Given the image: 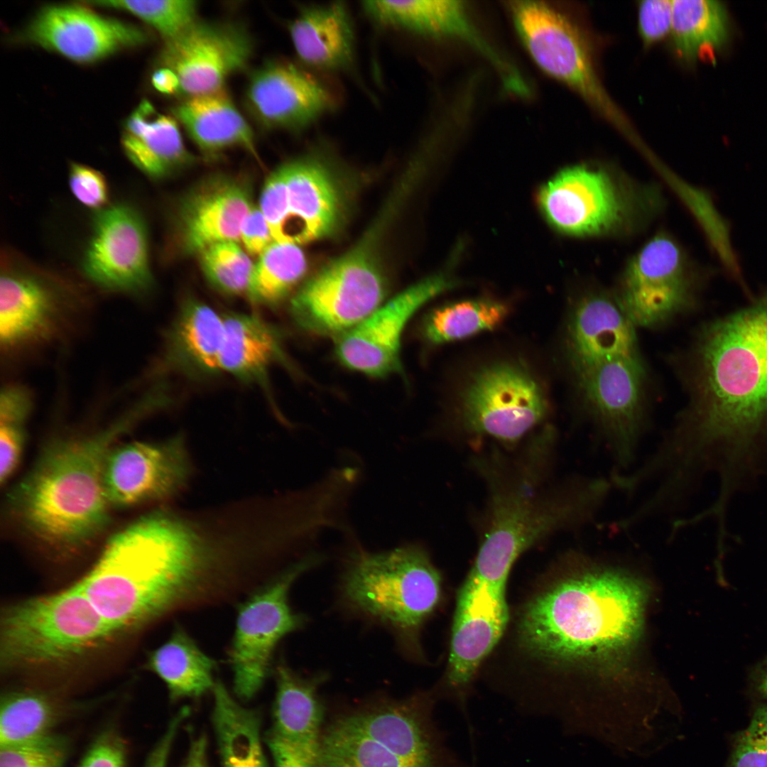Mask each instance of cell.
<instances>
[{
  "mask_svg": "<svg viewBox=\"0 0 767 767\" xmlns=\"http://www.w3.org/2000/svg\"><path fill=\"white\" fill-rule=\"evenodd\" d=\"M670 34L678 56L687 62H714L727 42L725 6L714 0H674Z\"/></svg>",
  "mask_w": 767,
  "mask_h": 767,
  "instance_id": "cell-32",
  "label": "cell"
},
{
  "mask_svg": "<svg viewBox=\"0 0 767 767\" xmlns=\"http://www.w3.org/2000/svg\"><path fill=\"white\" fill-rule=\"evenodd\" d=\"M145 665L165 684L172 700L200 697L216 682V661L180 626L148 654Z\"/></svg>",
  "mask_w": 767,
  "mask_h": 767,
  "instance_id": "cell-31",
  "label": "cell"
},
{
  "mask_svg": "<svg viewBox=\"0 0 767 767\" xmlns=\"http://www.w3.org/2000/svg\"><path fill=\"white\" fill-rule=\"evenodd\" d=\"M508 8L521 40L539 67L578 92L621 131L626 129L627 121L602 85L579 28L544 2L514 1Z\"/></svg>",
  "mask_w": 767,
  "mask_h": 767,
  "instance_id": "cell-10",
  "label": "cell"
},
{
  "mask_svg": "<svg viewBox=\"0 0 767 767\" xmlns=\"http://www.w3.org/2000/svg\"><path fill=\"white\" fill-rule=\"evenodd\" d=\"M324 558L311 552L239 605L228 662L234 692L240 700H249L261 690L271 670L278 642L305 624V618L289 605V589L301 574Z\"/></svg>",
  "mask_w": 767,
  "mask_h": 767,
  "instance_id": "cell-8",
  "label": "cell"
},
{
  "mask_svg": "<svg viewBox=\"0 0 767 767\" xmlns=\"http://www.w3.org/2000/svg\"><path fill=\"white\" fill-rule=\"evenodd\" d=\"M253 207L250 187L239 178L214 175L199 182L178 204L175 229L181 252L197 256L214 243L238 241Z\"/></svg>",
  "mask_w": 767,
  "mask_h": 767,
  "instance_id": "cell-22",
  "label": "cell"
},
{
  "mask_svg": "<svg viewBox=\"0 0 767 767\" xmlns=\"http://www.w3.org/2000/svg\"><path fill=\"white\" fill-rule=\"evenodd\" d=\"M715 273L698 268L673 239L658 234L628 263L617 300L635 326L657 327L688 308L698 284Z\"/></svg>",
  "mask_w": 767,
  "mask_h": 767,
  "instance_id": "cell-11",
  "label": "cell"
},
{
  "mask_svg": "<svg viewBox=\"0 0 767 767\" xmlns=\"http://www.w3.org/2000/svg\"><path fill=\"white\" fill-rule=\"evenodd\" d=\"M207 739L201 735L194 739L182 767H209L207 758Z\"/></svg>",
  "mask_w": 767,
  "mask_h": 767,
  "instance_id": "cell-51",
  "label": "cell"
},
{
  "mask_svg": "<svg viewBox=\"0 0 767 767\" xmlns=\"http://www.w3.org/2000/svg\"><path fill=\"white\" fill-rule=\"evenodd\" d=\"M120 633L73 584L4 609L1 665L6 670L65 665L102 647Z\"/></svg>",
  "mask_w": 767,
  "mask_h": 767,
  "instance_id": "cell-7",
  "label": "cell"
},
{
  "mask_svg": "<svg viewBox=\"0 0 767 767\" xmlns=\"http://www.w3.org/2000/svg\"><path fill=\"white\" fill-rule=\"evenodd\" d=\"M433 705L418 694L341 716L322 732L315 767H473L450 744Z\"/></svg>",
  "mask_w": 767,
  "mask_h": 767,
  "instance_id": "cell-5",
  "label": "cell"
},
{
  "mask_svg": "<svg viewBox=\"0 0 767 767\" xmlns=\"http://www.w3.org/2000/svg\"><path fill=\"white\" fill-rule=\"evenodd\" d=\"M508 314L506 304L490 299L453 303L430 312L422 331L427 341L439 344L494 330Z\"/></svg>",
  "mask_w": 767,
  "mask_h": 767,
  "instance_id": "cell-34",
  "label": "cell"
},
{
  "mask_svg": "<svg viewBox=\"0 0 767 767\" xmlns=\"http://www.w3.org/2000/svg\"><path fill=\"white\" fill-rule=\"evenodd\" d=\"M58 282L52 275L10 251L1 254L0 341L6 349L18 347L49 330L59 299Z\"/></svg>",
  "mask_w": 767,
  "mask_h": 767,
  "instance_id": "cell-24",
  "label": "cell"
},
{
  "mask_svg": "<svg viewBox=\"0 0 767 767\" xmlns=\"http://www.w3.org/2000/svg\"><path fill=\"white\" fill-rule=\"evenodd\" d=\"M192 470L182 436L113 447L104 465L106 496L118 507L170 497L185 487Z\"/></svg>",
  "mask_w": 767,
  "mask_h": 767,
  "instance_id": "cell-17",
  "label": "cell"
},
{
  "mask_svg": "<svg viewBox=\"0 0 767 767\" xmlns=\"http://www.w3.org/2000/svg\"><path fill=\"white\" fill-rule=\"evenodd\" d=\"M224 317L203 302L186 301L168 334V359L190 375H212L220 369Z\"/></svg>",
  "mask_w": 767,
  "mask_h": 767,
  "instance_id": "cell-30",
  "label": "cell"
},
{
  "mask_svg": "<svg viewBox=\"0 0 767 767\" xmlns=\"http://www.w3.org/2000/svg\"><path fill=\"white\" fill-rule=\"evenodd\" d=\"M289 33L298 59L307 67L325 72L352 67L354 29L344 3L301 6L289 25Z\"/></svg>",
  "mask_w": 767,
  "mask_h": 767,
  "instance_id": "cell-26",
  "label": "cell"
},
{
  "mask_svg": "<svg viewBox=\"0 0 767 767\" xmlns=\"http://www.w3.org/2000/svg\"><path fill=\"white\" fill-rule=\"evenodd\" d=\"M686 197L722 271L748 293L740 256L732 241V222L717 209L709 191L688 187Z\"/></svg>",
  "mask_w": 767,
  "mask_h": 767,
  "instance_id": "cell-37",
  "label": "cell"
},
{
  "mask_svg": "<svg viewBox=\"0 0 767 767\" xmlns=\"http://www.w3.org/2000/svg\"><path fill=\"white\" fill-rule=\"evenodd\" d=\"M386 291L375 256L359 246L310 278L293 298L290 313L303 330L339 337L379 308Z\"/></svg>",
  "mask_w": 767,
  "mask_h": 767,
  "instance_id": "cell-9",
  "label": "cell"
},
{
  "mask_svg": "<svg viewBox=\"0 0 767 767\" xmlns=\"http://www.w3.org/2000/svg\"><path fill=\"white\" fill-rule=\"evenodd\" d=\"M342 592L352 609L392 629L419 655L420 631L440 601L442 578L419 545L357 550L347 559Z\"/></svg>",
  "mask_w": 767,
  "mask_h": 767,
  "instance_id": "cell-6",
  "label": "cell"
},
{
  "mask_svg": "<svg viewBox=\"0 0 767 767\" xmlns=\"http://www.w3.org/2000/svg\"><path fill=\"white\" fill-rule=\"evenodd\" d=\"M286 178L284 164L268 175L262 189L259 207L277 242L281 241L288 213Z\"/></svg>",
  "mask_w": 767,
  "mask_h": 767,
  "instance_id": "cell-43",
  "label": "cell"
},
{
  "mask_svg": "<svg viewBox=\"0 0 767 767\" xmlns=\"http://www.w3.org/2000/svg\"><path fill=\"white\" fill-rule=\"evenodd\" d=\"M0 746L30 742L48 735L55 708L48 697L33 690L6 693L1 701Z\"/></svg>",
  "mask_w": 767,
  "mask_h": 767,
  "instance_id": "cell-36",
  "label": "cell"
},
{
  "mask_svg": "<svg viewBox=\"0 0 767 767\" xmlns=\"http://www.w3.org/2000/svg\"><path fill=\"white\" fill-rule=\"evenodd\" d=\"M435 276L410 286L338 337L335 354L346 367L374 377L401 370L400 348L404 327L426 302L454 286Z\"/></svg>",
  "mask_w": 767,
  "mask_h": 767,
  "instance_id": "cell-18",
  "label": "cell"
},
{
  "mask_svg": "<svg viewBox=\"0 0 767 767\" xmlns=\"http://www.w3.org/2000/svg\"><path fill=\"white\" fill-rule=\"evenodd\" d=\"M82 268L91 281L108 290L139 293L149 288L147 230L133 206L117 203L95 213Z\"/></svg>",
  "mask_w": 767,
  "mask_h": 767,
  "instance_id": "cell-16",
  "label": "cell"
},
{
  "mask_svg": "<svg viewBox=\"0 0 767 767\" xmlns=\"http://www.w3.org/2000/svg\"><path fill=\"white\" fill-rule=\"evenodd\" d=\"M545 391L523 362L501 361L480 367L459 396L462 423L469 432L505 442L520 439L547 415Z\"/></svg>",
  "mask_w": 767,
  "mask_h": 767,
  "instance_id": "cell-12",
  "label": "cell"
},
{
  "mask_svg": "<svg viewBox=\"0 0 767 767\" xmlns=\"http://www.w3.org/2000/svg\"><path fill=\"white\" fill-rule=\"evenodd\" d=\"M188 707H182L170 721L168 726L150 754L145 767H166L171 746L181 724L189 716Z\"/></svg>",
  "mask_w": 767,
  "mask_h": 767,
  "instance_id": "cell-48",
  "label": "cell"
},
{
  "mask_svg": "<svg viewBox=\"0 0 767 767\" xmlns=\"http://www.w3.org/2000/svg\"><path fill=\"white\" fill-rule=\"evenodd\" d=\"M212 720L222 767H268L257 711L241 705L221 680L212 690Z\"/></svg>",
  "mask_w": 767,
  "mask_h": 767,
  "instance_id": "cell-33",
  "label": "cell"
},
{
  "mask_svg": "<svg viewBox=\"0 0 767 767\" xmlns=\"http://www.w3.org/2000/svg\"><path fill=\"white\" fill-rule=\"evenodd\" d=\"M197 523L167 511L138 518L111 536L76 586L120 632L200 601L222 581L231 550Z\"/></svg>",
  "mask_w": 767,
  "mask_h": 767,
  "instance_id": "cell-2",
  "label": "cell"
},
{
  "mask_svg": "<svg viewBox=\"0 0 767 767\" xmlns=\"http://www.w3.org/2000/svg\"><path fill=\"white\" fill-rule=\"evenodd\" d=\"M638 30L647 45L655 43L671 32L673 4L670 0H644L638 6Z\"/></svg>",
  "mask_w": 767,
  "mask_h": 767,
  "instance_id": "cell-45",
  "label": "cell"
},
{
  "mask_svg": "<svg viewBox=\"0 0 767 767\" xmlns=\"http://www.w3.org/2000/svg\"><path fill=\"white\" fill-rule=\"evenodd\" d=\"M153 86L165 94L180 93V82L176 74L170 69L161 67L156 70L151 77Z\"/></svg>",
  "mask_w": 767,
  "mask_h": 767,
  "instance_id": "cell-49",
  "label": "cell"
},
{
  "mask_svg": "<svg viewBox=\"0 0 767 767\" xmlns=\"http://www.w3.org/2000/svg\"><path fill=\"white\" fill-rule=\"evenodd\" d=\"M246 106L263 126L299 131L311 125L335 105L327 85L306 70L285 60H271L251 75Z\"/></svg>",
  "mask_w": 767,
  "mask_h": 767,
  "instance_id": "cell-19",
  "label": "cell"
},
{
  "mask_svg": "<svg viewBox=\"0 0 767 767\" xmlns=\"http://www.w3.org/2000/svg\"><path fill=\"white\" fill-rule=\"evenodd\" d=\"M248 254L261 255L273 242L268 222L259 207L254 205L241 229L240 239Z\"/></svg>",
  "mask_w": 767,
  "mask_h": 767,
  "instance_id": "cell-46",
  "label": "cell"
},
{
  "mask_svg": "<svg viewBox=\"0 0 767 767\" xmlns=\"http://www.w3.org/2000/svg\"><path fill=\"white\" fill-rule=\"evenodd\" d=\"M69 185L75 197L83 205L99 210L109 200V187L103 174L89 166L73 163L70 167Z\"/></svg>",
  "mask_w": 767,
  "mask_h": 767,
  "instance_id": "cell-44",
  "label": "cell"
},
{
  "mask_svg": "<svg viewBox=\"0 0 767 767\" xmlns=\"http://www.w3.org/2000/svg\"><path fill=\"white\" fill-rule=\"evenodd\" d=\"M126 156L143 173L162 178L194 160L171 116L158 112L143 100L127 119L121 137Z\"/></svg>",
  "mask_w": 767,
  "mask_h": 767,
  "instance_id": "cell-27",
  "label": "cell"
},
{
  "mask_svg": "<svg viewBox=\"0 0 767 767\" xmlns=\"http://www.w3.org/2000/svg\"><path fill=\"white\" fill-rule=\"evenodd\" d=\"M30 42L78 62H92L147 40L141 28L74 5L50 6L29 23Z\"/></svg>",
  "mask_w": 767,
  "mask_h": 767,
  "instance_id": "cell-21",
  "label": "cell"
},
{
  "mask_svg": "<svg viewBox=\"0 0 767 767\" xmlns=\"http://www.w3.org/2000/svg\"><path fill=\"white\" fill-rule=\"evenodd\" d=\"M582 568L538 581L520 604L513 648L533 676L514 695L550 670L616 659L640 637L648 599L643 581L614 567Z\"/></svg>",
  "mask_w": 767,
  "mask_h": 767,
  "instance_id": "cell-3",
  "label": "cell"
},
{
  "mask_svg": "<svg viewBox=\"0 0 767 767\" xmlns=\"http://www.w3.org/2000/svg\"><path fill=\"white\" fill-rule=\"evenodd\" d=\"M223 317L220 369L246 382L263 384L269 368L282 358L280 332L254 314L233 312Z\"/></svg>",
  "mask_w": 767,
  "mask_h": 767,
  "instance_id": "cell-29",
  "label": "cell"
},
{
  "mask_svg": "<svg viewBox=\"0 0 767 767\" xmlns=\"http://www.w3.org/2000/svg\"><path fill=\"white\" fill-rule=\"evenodd\" d=\"M252 52L250 35L239 24L197 20L165 40L160 60L176 74L180 93L187 97L224 89L226 80L246 66Z\"/></svg>",
  "mask_w": 767,
  "mask_h": 767,
  "instance_id": "cell-15",
  "label": "cell"
},
{
  "mask_svg": "<svg viewBox=\"0 0 767 767\" xmlns=\"http://www.w3.org/2000/svg\"><path fill=\"white\" fill-rule=\"evenodd\" d=\"M31 398L22 386H6L0 397V479L5 482L15 470L22 453L25 424Z\"/></svg>",
  "mask_w": 767,
  "mask_h": 767,
  "instance_id": "cell-39",
  "label": "cell"
},
{
  "mask_svg": "<svg viewBox=\"0 0 767 767\" xmlns=\"http://www.w3.org/2000/svg\"><path fill=\"white\" fill-rule=\"evenodd\" d=\"M727 767H767V705H758L735 737Z\"/></svg>",
  "mask_w": 767,
  "mask_h": 767,
  "instance_id": "cell-42",
  "label": "cell"
},
{
  "mask_svg": "<svg viewBox=\"0 0 767 767\" xmlns=\"http://www.w3.org/2000/svg\"><path fill=\"white\" fill-rule=\"evenodd\" d=\"M288 213L281 243L301 244L321 238L334 227L339 201L325 166L312 158L284 164Z\"/></svg>",
  "mask_w": 767,
  "mask_h": 767,
  "instance_id": "cell-25",
  "label": "cell"
},
{
  "mask_svg": "<svg viewBox=\"0 0 767 767\" xmlns=\"http://www.w3.org/2000/svg\"><path fill=\"white\" fill-rule=\"evenodd\" d=\"M197 256L205 278L215 289L230 295L247 293L254 264L237 241L214 243Z\"/></svg>",
  "mask_w": 767,
  "mask_h": 767,
  "instance_id": "cell-38",
  "label": "cell"
},
{
  "mask_svg": "<svg viewBox=\"0 0 767 767\" xmlns=\"http://www.w3.org/2000/svg\"><path fill=\"white\" fill-rule=\"evenodd\" d=\"M172 112L204 153L239 147L257 156L254 132L224 89L187 97Z\"/></svg>",
  "mask_w": 767,
  "mask_h": 767,
  "instance_id": "cell-28",
  "label": "cell"
},
{
  "mask_svg": "<svg viewBox=\"0 0 767 767\" xmlns=\"http://www.w3.org/2000/svg\"><path fill=\"white\" fill-rule=\"evenodd\" d=\"M585 416L624 472L634 462L646 428L641 359L606 361L573 376Z\"/></svg>",
  "mask_w": 767,
  "mask_h": 767,
  "instance_id": "cell-13",
  "label": "cell"
},
{
  "mask_svg": "<svg viewBox=\"0 0 767 767\" xmlns=\"http://www.w3.org/2000/svg\"><path fill=\"white\" fill-rule=\"evenodd\" d=\"M65 741L46 735L18 745L0 746V767H63Z\"/></svg>",
  "mask_w": 767,
  "mask_h": 767,
  "instance_id": "cell-41",
  "label": "cell"
},
{
  "mask_svg": "<svg viewBox=\"0 0 767 767\" xmlns=\"http://www.w3.org/2000/svg\"><path fill=\"white\" fill-rule=\"evenodd\" d=\"M89 4L128 11L147 23L165 40L178 35L197 21V2L191 0L105 1Z\"/></svg>",
  "mask_w": 767,
  "mask_h": 767,
  "instance_id": "cell-40",
  "label": "cell"
},
{
  "mask_svg": "<svg viewBox=\"0 0 767 767\" xmlns=\"http://www.w3.org/2000/svg\"><path fill=\"white\" fill-rule=\"evenodd\" d=\"M132 416L95 435L53 443L13 489L11 506L41 542L75 549L106 525L110 505L104 485L105 462Z\"/></svg>",
  "mask_w": 767,
  "mask_h": 767,
  "instance_id": "cell-4",
  "label": "cell"
},
{
  "mask_svg": "<svg viewBox=\"0 0 767 767\" xmlns=\"http://www.w3.org/2000/svg\"><path fill=\"white\" fill-rule=\"evenodd\" d=\"M276 694L266 741L276 767H315L322 707L317 695L325 674L304 678L281 660L274 668Z\"/></svg>",
  "mask_w": 767,
  "mask_h": 767,
  "instance_id": "cell-20",
  "label": "cell"
},
{
  "mask_svg": "<svg viewBox=\"0 0 767 767\" xmlns=\"http://www.w3.org/2000/svg\"><path fill=\"white\" fill-rule=\"evenodd\" d=\"M635 327L617 298L599 292L581 297L571 309L565 334L572 376L606 361L641 359Z\"/></svg>",
  "mask_w": 767,
  "mask_h": 767,
  "instance_id": "cell-23",
  "label": "cell"
},
{
  "mask_svg": "<svg viewBox=\"0 0 767 767\" xmlns=\"http://www.w3.org/2000/svg\"><path fill=\"white\" fill-rule=\"evenodd\" d=\"M540 208L550 224L576 236L614 233L636 210L634 193L609 171L589 165L567 167L540 189Z\"/></svg>",
  "mask_w": 767,
  "mask_h": 767,
  "instance_id": "cell-14",
  "label": "cell"
},
{
  "mask_svg": "<svg viewBox=\"0 0 767 767\" xmlns=\"http://www.w3.org/2000/svg\"><path fill=\"white\" fill-rule=\"evenodd\" d=\"M695 403L659 445L675 475L715 474L727 492L767 477V289L705 327L694 352Z\"/></svg>",
  "mask_w": 767,
  "mask_h": 767,
  "instance_id": "cell-1",
  "label": "cell"
},
{
  "mask_svg": "<svg viewBox=\"0 0 767 767\" xmlns=\"http://www.w3.org/2000/svg\"><path fill=\"white\" fill-rule=\"evenodd\" d=\"M124 747L112 733L102 735L92 746L80 767H124Z\"/></svg>",
  "mask_w": 767,
  "mask_h": 767,
  "instance_id": "cell-47",
  "label": "cell"
},
{
  "mask_svg": "<svg viewBox=\"0 0 767 767\" xmlns=\"http://www.w3.org/2000/svg\"><path fill=\"white\" fill-rule=\"evenodd\" d=\"M306 268L298 244L274 241L254 263L246 293L256 304L276 305L300 281Z\"/></svg>",
  "mask_w": 767,
  "mask_h": 767,
  "instance_id": "cell-35",
  "label": "cell"
},
{
  "mask_svg": "<svg viewBox=\"0 0 767 767\" xmlns=\"http://www.w3.org/2000/svg\"><path fill=\"white\" fill-rule=\"evenodd\" d=\"M748 676L752 691L767 700V655L751 668Z\"/></svg>",
  "mask_w": 767,
  "mask_h": 767,
  "instance_id": "cell-50",
  "label": "cell"
}]
</instances>
